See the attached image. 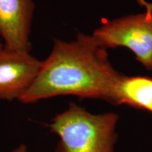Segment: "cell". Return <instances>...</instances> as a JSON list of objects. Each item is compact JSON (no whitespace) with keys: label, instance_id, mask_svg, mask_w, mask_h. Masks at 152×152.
Here are the masks:
<instances>
[{"label":"cell","instance_id":"cell-9","mask_svg":"<svg viewBox=\"0 0 152 152\" xmlns=\"http://www.w3.org/2000/svg\"><path fill=\"white\" fill-rule=\"evenodd\" d=\"M4 48V45L1 43H0V50H1Z\"/></svg>","mask_w":152,"mask_h":152},{"label":"cell","instance_id":"cell-8","mask_svg":"<svg viewBox=\"0 0 152 152\" xmlns=\"http://www.w3.org/2000/svg\"><path fill=\"white\" fill-rule=\"evenodd\" d=\"M10 152H28V148L26 144H20Z\"/></svg>","mask_w":152,"mask_h":152},{"label":"cell","instance_id":"cell-7","mask_svg":"<svg viewBox=\"0 0 152 152\" xmlns=\"http://www.w3.org/2000/svg\"><path fill=\"white\" fill-rule=\"evenodd\" d=\"M136 1L140 7H144L145 9V11L151 12L152 11V4L148 2L146 0H136Z\"/></svg>","mask_w":152,"mask_h":152},{"label":"cell","instance_id":"cell-5","mask_svg":"<svg viewBox=\"0 0 152 152\" xmlns=\"http://www.w3.org/2000/svg\"><path fill=\"white\" fill-rule=\"evenodd\" d=\"M35 10L33 0H0V36L4 48L30 52V34Z\"/></svg>","mask_w":152,"mask_h":152},{"label":"cell","instance_id":"cell-2","mask_svg":"<svg viewBox=\"0 0 152 152\" xmlns=\"http://www.w3.org/2000/svg\"><path fill=\"white\" fill-rule=\"evenodd\" d=\"M118 121L113 112L94 114L70 103L48 125L59 137L54 152H115Z\"/></svg>","mask_w":152,"mask_h":152},{"label":"cell","instance_id":"cell-3","mask_svg":"<svg viewBox=\"0 0 152 152\" xmlns=\"http://www.w3.org/2000/svg\"><path fill=\"white\" fill-rule=\"evenodd\" d=\"M92 35L106 49H128L140 64L152 71V11L106 20Z\"/></svg>","mask_w":152,"mask_h":152},{"label":"cell","instance_id":"cell-6","mask_svg":"<svg viewBox=\"0 0 152 152\" xmlns=\"http://www.w3.org/2000/svg\"><path fill=\"white\" fill-rule=\"evenodd\" d=\"M115 105H127L152 113V78L123 75L115 95Z\"/></svg>","mask_w":152,"mask_h":152},{"label":"cell","instance_id":"cell-1","mask_svg":"<svg viewBox=\"0 0 152 152\" xmlns=\"http://www.w3.org/2000/svg\"><path fill=\"white\" fill-rule=\"evenodd\" d=\"M123 76L110 62L107 49L94 36L79 33L70 42L54 39L37 78L18 101L28 104L71 95L115 105Z\"/></svg>","mask_w":152,"mask_h":152},{"label":"cell","instance_id":"cell-4","mask_svg":"<svg viewBox=\"0 0 152 152\" xmlns=\"http://www.w3.org/2000/svg\"><path fill=\"white\" fill-rule=\"evenodd\" d=\"M42 64L30 52L0 50V100H19L37 78Z\"/></svg>","mask_w":152,"mask_h":152}]
</instances>
